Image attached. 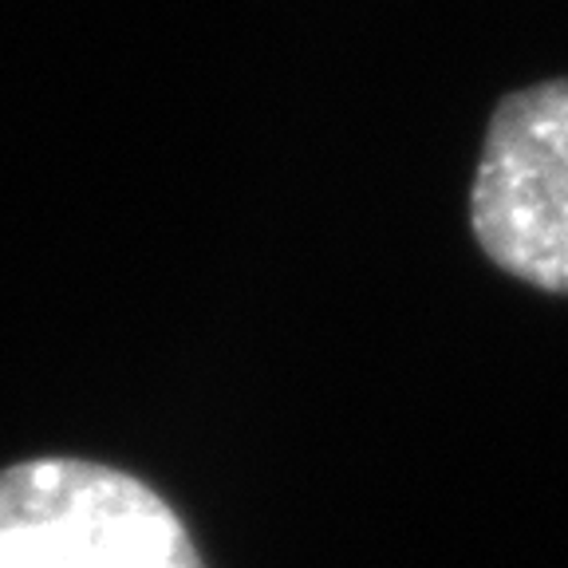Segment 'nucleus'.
<instances>
[{
	"label": "nucleus",
	"instance_id": "nucleus-1",
	"mask_svg": "<svg viewBox=\"0 0 568 568\" xmlns=\"http://www.w3.org/2000/svg\"><path fill=\"white\" fill-rule=\"evenodd\" d=\"M0 568H205L154 486L91 458L0 470Z\"/></svg>",
	"mask_w": 568,
	"mask_h": 568
},
{
	"label": "nucleus",
	"instance_id": "nucleus-2",
	"mask_svg": "<svg viewBox=\"0 0 568 568\" xmlns=\"http://www.w3.org/2000/svg\"><path fill=\"white\" fill-rule=\"evenodd\" d=\"M470 230L501 273L568 296V80L532 83L494 106Z\"/></svg>",
	"mask_w": 568,
	"mask_h": 568
}]
</instances>
